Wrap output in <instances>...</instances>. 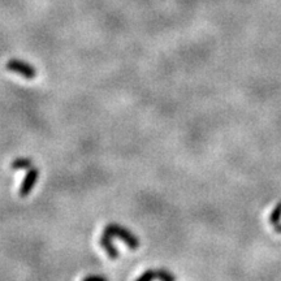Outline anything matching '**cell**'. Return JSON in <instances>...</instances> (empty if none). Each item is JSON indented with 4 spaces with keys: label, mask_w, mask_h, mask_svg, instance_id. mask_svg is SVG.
Wrapping results in <instances>:
<instances>
[{
    "label": "cell",
    "mask_w": 281,
    "mask_h": 281,
    "mask_svg": "<svg viewBox=\"0 0 281 281\" xmlns=\"http://www.w3.org/2000/svg\"><path fill=\"white\" fill-rule=\"evenodd\" d=\"M275 232H276V233H281V224L275 225Z\"/></svg>",
    "instance_id": "cell-9"
},
{
    "label": "cell",
    "mask_w": 281,
    "mask_h": 281,
    "mask_svg": "<svg viewBox=\"0 0 281 281\" xmlns=\"http://www.w3.org/2000/svg\"><path fill=\"white\" fill-rule=\"evenodd\" d=\"M97 279H99V280H106V277H103V276H89V277H86V280H97Z\"/></svg>",
    "instance_id": "cell-8"
},
{
    "label": "cell",
    "mask_w": 281,
    "mask_h": 281,
    "mask_svg": "<svg viewBox=\"0 0 281 281\" xmlns=\"http://www.w3.org/2000/svg\"><path fill=\"white\" fill-rule=\"evenodd\" d=\"M12 168L13 169H30V168H33V162L26 159V158H20V159H16L13 162Z\"/></svg>",
    "instance_id": "cell-6"
},
{
    "label": "cell",
    "mask_w": 281,
    "mask_h": 281,
    "mask_svg": "<svg viewBox=\"0 0 281 281\" xmlns=\"http://www.w3.org/2000/svg\"><path fill=\"white\" fill-rule=\"evenodd\" d=\"M281 220V202L277 204L275 210L271 212V216H269V223L272 225H277L280 224Z\"/></svg>",
    "instance_id": "cell-7"
},
{
    "label": "cell",
    "mask_w": 281,
    "mask_h": 281,
    "mask_svg": "<svg viewBox=\"0 0 281 281\" xmlns=\"http://www.w3.org/2000/svg\"><path fill=\"white\" fill-rule=\"evenodd\" d=\"M154 279H159V280H167L172 281L175 280V276H172L171 273H168L167 271H163V269H159V271H149V272L143 273L142 276L139 277V281H151Z\"/></svg>",
    "instance_id": "cell-5"
},
{
    "label": "cell",
    "mask_w": 281,
    "mask_h": 281,
    "mask_svg": "<svg viewBox=\"0 0 281 281\" xmlns=\"http://www.w3.org/2000/svg\"><path fill=\"white\" fill-rule=\"evenodd\" d=\"M104 232H107L112 237H117V238H120L121 241H124V242H125L129 248H133V250L139 246L138 237H135L133 233L129 232L127 228H124L121 225L110 224L104 229Z\"/></svg>",
    "instance_id": "cell-1"
},
{
    "label": "cell",
    "mask_w": 281,
    "mask_h": 281,
    "mask_svg": "<svg viewBox=\"0 0 281 281\" xmlns=\"http://www.w3.org/2000/svg\"><path fill=\"white\" fill-rule=\"evenodd\" d=\"M7 69L11 70V72H15L16 74H20L22 77L29 78V80H32V78H35L37 76V70L34 66H32L28 63H25V61L21 60H9L7 63Z\"/></svg>",
    "instance_id": "cell-2"
},
{
    "label": "cell",
    "mask_w": 281,
    "mask_h": 281,
    "mask_svg": "<svg viewBox=\"0 0 281 281\" xmlns=\"http://www.w3.org/2000/svg\"><path fill=\"white\" fill-rule=\"evenodd\" d=\"M38 176H39V172H38V169H35L34 167L29 169L28 175H26L25 180L22 181V183H21L20 190H18V194H20V197H26L28 194H30V193H32L34 185H35V182H37Z\"/></svg>",
    "instance_id": "cell-3"
},
{
    "label": "cell",
    "mask_w": 281,
    "mask_h": 281,
    "mask_svg": "<svg viewBox=\"0 0 281 281\" xmlns=\"http://www.w3.org/2000/svg\"><path fill=\"white\" fill-rule=\"evenodd\" d=\"M112 238H114V237L111 236V234H108L107 232H103L99 242H100V246L107 251L108 257L112 258V259H116V258L118 257V251L117 248H116L114 245V242H112Z\"/></svg>",
    "instance_id": "cell-4"
}]
</instances>
